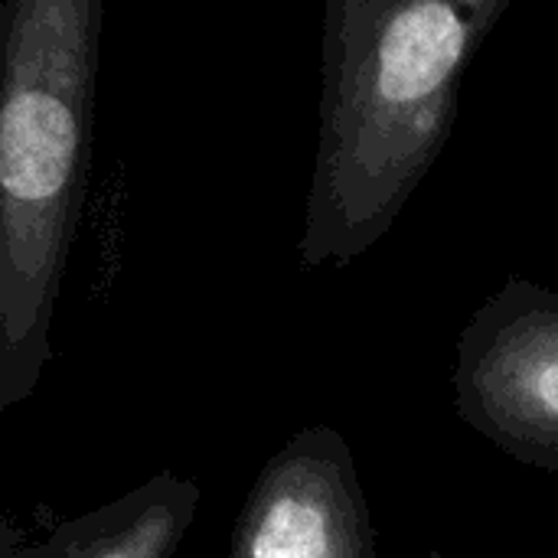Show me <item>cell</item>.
I'll return each mask as SVG.
<instances>
[{"mask_svg": "<svg viewBox=\"0 0 558 558\" xmlns=\"http://www.w3.org/2000/svg\"><path fill=\"white\" fill-rule=\"evenodd\" d=\"M513 0H324L304 271L347 268L396 226L451 141L461 78Z\"/></svg>", "mask_w": 558, "mask_h": 558, "instance_id": "obj_1", "label": "cell"}, {"mask_svg": "<svg viewBox=\"0 0 558 558\" xmlns=\"http://www.w3.org/2000/svg\"><path fill=\"white\" fill-rule=\"evenodd\" d=\"M105 0H0V389L39 369L88 190Z\"/></svg>", "mask_w": 558, "mask_h": 558, "instance_id": "obj_2", "label": "cell"}, {"mask_svg": "<svg viewBox=\"0 0 558 558\" xmlns=\"http://www.w3.org/2000/svg\"><path fill=\"white\" fill-rule=\"evenodd\" d=\"M458 418L520 464L558 474V294L507 278L454 343Z\"/></svg>", "mask_w": 558, "mask_h": 558, "instance_id": "obj_3", "label": "cell"}, {"mask_svg": "<svg viewBox=\"0 0 558 558\" xmlns=\"http://www.w3.org/2000/svg\"><path fill=\"white\" fill-rule=\"evenodd\" d=\"M229 558H376V526L347 438L298 432L258 474Z\"/></svg>", "mask_w": 558, "mask_h": 558, "instance_id": "obj_4", "label": "cell"}, {"mask_svg": "<svg viewBox=\"0 0 558 558\" xmlns=\"http://www.w3.org/2000/svg\"><path fill=\"white\" fill-rule=\"evenodd\" d=\"M196 513V487L163 481L150 487L137 510H118L101 526L75 533L59 558H167Z\"/></svg>", "mask_w": 558, "mask_h": 558, "instance_id": "obj_5", "label": "cell"}]
</instances>
